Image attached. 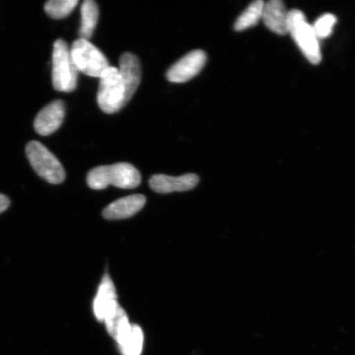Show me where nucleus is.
<instances>
[{
    "mask_svg": "<svg viewBox=\"0 0 355 355\" xmlns=\"http://www.w3.org/2000/svg\"><path fill=\"white\" fill-rule=\"evenodd\" d=\"M140 172L128 163H117L92 168L87 175V184L94 190L107 188L109 185L123 189H135L139 186Z\"/></svg>",
    "mask_w": 355,
    "mask_h": 355,
    "instance_id": "nucleus-1",
    "label": "nucleus"
},
{
    "mask_svg": "<svg viewBox=\"0 0 355 355\" xmlns=\"http://www.w3.org/2000/svg\"><path fill=\"white\" fill-rule=\"evenodd\" d=\"M288 33L291 35L297 46L311 64L317 65L322 61L319 40L313 26L308 24L303 12L293 10L288 12Z\"/></svg>",
    "mask_w": 355,
    "mask_h": 355,
    "instance_id": "nucleus-2",
    "label": "nucleus"
},
{
    "mask_svg": "<svg viewBox=\"0 0 355 355\" xmlns=\"http://www.w3.org/2000/svg\"><path fill=\"white\" fill-rule=\"evenodd\" d=\"M78 70L63 39L54 44L52 55V83L58 92H71L78 85Z\"/></svg>",
    "mask_w": 355,
    "mask_h": 355,
    "instance_id": "nucleus-3",
    "label": "nucleus"
},
{
    "mask_svg": "<svg viewBox=\"0 0 355 355\" xmlns=\"http://www.w3.org/2000/svg\"><path fill=\"white\" fill-rule=\"evenodd\" d=\"M97 102L106 114L119 112L127 105L126 89L118 68L110 66L101 75Z\"/></svg>",
    "mask_w": 355,
    "mask_h": 355,
    "instance_id": "nucleus-4",
    "label": "nucleus"
},
{
    "mask_svg": "<svg viewBox=\"0 0 355 355\" xmlns=\"http://www.w3.org/2000/svg\"><path fill=\"white\" fill-rule=\"evenodd\" d=\"M26 154L31 166L43 180L52 184H59L65 180V171L54 154L37 141L26 145Z\"/></svg>",
    "mask_w": 355,
    "mask_h": 355,
    "instance_id": "nucleus-5",
    "label": "nucleus"
},
{
    "mask_svg": "<svg viewBox=\"0 0 355 355\" xmlns=\"http://www.w3.org/2000/svg\"><path fill=\"white\" fill-rule=\"evenodd\" d=\"M70 53L78 72L87 76L100 78L110 67L107 58L87 40H76L70 48Z\"/></svg>",
    "mask_w": 355,
    "mask_h": 355,
    "instance_id": "nucleus-6",
    "label": "nucleus"
},
{
    "mask_svg": "<svg viewBox=\"0 0 355 355\" xmlns=\"http://www.w3.org/2000/svg\"><path fill=\"white\" fill-rule=\"evenodd\" d=\"M207 59V54L203 51L196 50L188 53L167 71L168 81L175 83L189 81L201 72Z\"/></svg>",
    "mask_w": 355,
    "mask_h": 355,
    "instance_id": "nucleus-7",
    "label": "nucleus"
},
{
    "mask_svg": "<svg viewBox=\"0 0 355 355\" xmlns=\"http://www.w3.org/2000/svg\"><path fill=\"white\" fill-rule=\"evenodd\" d=\"M65 116V105L57 100L44 107L35 117L34 128L38 135L49 136L54 133L63 123Z\"/></svg>",
    "mask_w": 355,
    "mask_h": 355,
    "instance_id": "nucleus-8",
    "label": "nucleus"
},
{
    "mask_svg": "<svg viewBox=\"0 0 355 355\" xmlns=\"http://www.w3.org/2000/svg\"><path fill=\"white\" fill-rule=\"evenodd\" d=\"M199 177L195 174H187L179 177L166 175H155L149 180L150 187L159 193L184 192L196 187Z\"/></svg>",
    "mask_w": 355,
    "mask_h": 355,
    "instance_id": "nucleus-9",
    "label": "nucleus"
},
{
    "mask_svg": "<svg viewBox=\"0 0 355 355\" xmlns=\"http://www.w3.org/2000/svg\"><path fill=\"white\" fill-rule=\"evenodd\" d=\"M116 290L112 279L109 275H105L97 291V295L93 304V309L96 318L101 322H104L109 315L118 307Z\"/></svg>",
    "mask_w": 355,
    "mask_h": 355,
    "instance_id": "nucleus-10",
    "label": "nucleus"
},
{
    "mask_svg": "<svg viewBox=\"0 0 355 355\" xmlns=\"http://www.w3.org/2000/svg\"><path fill=\"white\" fill-rule=\"evenodd\" d=\"M118 69L121 75L124 86H125L126 97L128 102L135 94L141 82V69L139 58L132 53H124L119 59Z\"/></svg>",
    "mask_w": 355,
    "mask_h": 355,
    "instance_id": "nucleus-11",
    "label": "nucleus"
},
{
    "mask_svg": "<svg viewBox=\"0 0 355 355\" xmlns=\"http://www.w3.org/2000/svg\"><path fill=\"white\" fill-rule=\"evenodd\" d=\"M146 197L141 194L131 195L110 203L103 211V216L110 220L130 218L145 206Z\"/></svg>",
    "mask_w": 355,
    "mask_h": 355,
    "instance_id": "nucleus-12",
    "label": "nucleus"
},
{
    "mask_svg": "<svg viewBox=\"0 0 355 355\" xmlns=\"http://www.w3.org/2000/svg\"><path fill=\"white\" fill-rule=\"evenodd\" d=\"M288 16L285 3L281 0H270L265 3L263 20L266 28L277 35L288 33Z\"/></svg>",
    "mask_w": 355,
    "mask_h": 355,
    "instance_id": "nucleus-13",
    "label": "nucleus"
},
{
    "mask_svg": "<svg viewBox=\"0 0 355 355\" xmlns=\"http://www.w3.org/2000/svg\"><path fill=\"white\" fill-rule=\"evenodd\" d=\"M144 332L140 327L131 325L116 340L123 355H140L143 350Z\"/></svg>",
    "mask_w": 355,
    "mask_h": 355,
    "instance_id": "nucleus-14",
    "label": "nucleus"
},
{
    "mask_svg": "<svg viewBox=\"0 0 355 355\" xmlns=\"http://www.w3.org/2000/svg\"><path fill=\"white\" fill-rule=\"evenodd\" d=\"M82 24L79 30L81 39L89 41L92 37L99 19V8L93 0H86L81 8Z\"/></svg>",
    "mask_w": 355,
    "mask_h": 355,
    "instance_id": "nucleus-15",
    "label": "nucleus"
},
{
    "mask_svg": "<svg viewBox=\"0 0 355 355\" xmlns=\"http://www.w3.org/2000/svg\"><path fill=\"white\" fill-rule=\"evenodd\" d=\"M265 2L256 0L244 10L235 21L234 28L237 32L252 28L263 19Z\"/></svg>",
    "mask_w": 355,
    "mask_h": 355,
    "instance_id": "nucleus-16",
    "label": "nucleus"
},
{
    "mask_svg": "<svg viewBox=\"0 0 355 355\" xmlns=\"http://www.w3.org/2000/svg\"><path fill=\"white\" fill-rule=\"evenodd\" d=\"M105 322L106 328L110 333V335L116 340L121 333L127 329L131 325L128 322V318L125 311L118 305V307L114 309V312L111 313L104 321Z\"/></svg>",
    "mask_w": 355,
    "mask_h": 355,
    "instance_id": "nucleus-17",
    "label": "nucleus"
},
{
    "mask_svg": "<svg viewBox=\"0 0 355 355\" xmlns=\"http://www.w3.org/2000/svg\"><path fill=\"white\" fill-rule=\"evenodd\" d=\"M78 3V0H51L44 6V10L52 19H64L73 12Z\"/></svg>",
    "mask_w": 355,
    "mask_h": 355,
    "instance_id": "nucleus-18",
    "label": "nucleus"
},
{
    "mask_svg": "<svg viewBox=\"0 0 355 355\" xmlns=\"http://www.w3.org/2000/svg\"><path fill=\"white\" fill-rule=\"evenodd\" d=\"M336 21V17L331 15V13H327V15L321 16L315 21V24L312 26L319 41L330 37Z\"/></svg>",
    "mask_w": 355,
    "mask_h": 355,
    "instance_id": "nucleus-19",
    "label": "nucleus"
},
{
    "mask_svg": "<svg viewBox=\"0 0 355 355\" xmlns=\"http://www.w3.org/2000/svg\"><path fill=\"white\" fill-rule=\"evenodd\" d=\"M10 206V200L6 195L0 193V214L4 211H6L8 207Z\"/></svg>",
    "mask_w": 355,
    "mask_h": 355,
    "instance_id": "nucleus-20",
    "label": "nucleus"
}]
</instances>
